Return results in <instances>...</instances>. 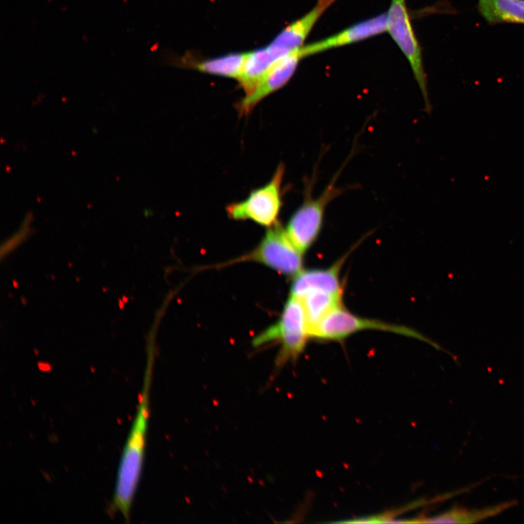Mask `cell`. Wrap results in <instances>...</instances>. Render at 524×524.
I'll list each match as a JSON object with an SVG mask.
<instances>
[{
    "mask_svg": "<svg viewBox=\"0 0 524 524\" xmlns=\"http://www.w3.org/2000/svg\"><path fill=\"white\" fill-rule=\"evenodd\" d=\"M152 350L148 362L139 407L130 430L118 469L116 488L110 512L119 513L127 522L139 485L145 453L146 438L149 417V395L154 362Z\"/></svg>",
    "mask_w": 524,
    "mask_h": 524,
    "instance_id": "cell-1",
    "label": "cell"
},
{
    "mask_svg": "<svg viewBox=\"0 0 524 524\" xmlns=\"http://www.w3.org/2000/svg\"><path fill=\"white\" fill-rule=\"evenodd\" d=\"M310 338L304 306L299 299L290 296L280 319L274 325L257 336L253 345L260 347L272 342H279L281 347L275 365L277 368H281L290 361L297 360Z\"/></svg>",
    "mask_w": 524,
    "mask_h": 524,
    "instance_id": "cell-2",
    "label": "cell"
},
{
    "mask_svg": "<svg viewBox=\"0 0 524 524\" xmlns=\"http://www.w3.org/2000/svg\"><path fill=\"white\" fill-rule=\"evenodd\" d=\"M342 169L317 197L312 196L314 179L308 182L301 207L290 218L286 231L295 246L304 254L314 244L324 224L327 207L332 201L345 191L336 186Z\"/></svg>",
    "mask_w": 524,
    "mask_h": 524,
    "instance_id": "cell-3",
    "label": "cell"
},
{
    "mask_svg": "<svg viewBox=\"0 0 524 524\" xmlns=\"http://www.w3.org/2000/svg\"><path fill=\"white\" fill-rule=\"evenodd\" d=\"M365 330H377L393 333L425 342L438 350L441 347L419 332L378 320L359 317L340 305L330 312L310 332L312 339L324 341H342L350 336Z\"/></svg>",
    "mask_w": 524,
    "mask_h": 524,
    "instance_id": "cell-4",
    "label": "cell"
},
{
    "mask_svg": "<svg viewBox=\"0 0 524 524\" xmlns=\"http://www.w3.org/2000/svg\"><path fill=\"white\" fill-rule=\"evenodd\" d=\"M285 172V164H279L267 184L252 191L245 199L227 207L228 217L235 221L251 220L267 228L277 224L284 205L282 187Z\"/></svg>",
    "mask_w": 524,
    "mask_h": 524,
    "instance_id": "cell-5",
    "label": "cell"
},
{
    "mask_svg": "<svg viewBox=\"0 0 524 524\" xmlns=\"http://www.w3.org/2000/svg\"><path fill=\"white\" fill-rule=\"evenodd\" d=\"M387 31L400 51L405 56L422 94L425 111L431 112L422 52L410 16L407 0H391L387 12Z\"/></svg>",
    "mask_w": 524,
    "mask_h": 524,
    "instance_id": "cell-6",
    "label": "cell"
},
{
    "mask_svg": "<svg viewBox=\"0 0 524 524\" xmlns=\"http://www.w3.org/2000/svg\"><path fill=\"white\" fill-rule=\"evenodd\" d=\"M242 259L261 263L288 276H296L303 267V254L279 222L270 227L256 249Z\"/></svg>",
    "mask_w": 524,
    "mask_h": 524,
    "instance_id": "cell-7",
    "label": "cell"
},
{
    "mask_svg": "<svg viewBox=\"0 0 524 524\" xmlns=\"http://www.w3.org/2000/svg\"><path fill=\"white\" fill-rule=\"evenodd\" d=\"M305 58L301 48L277 60L256 89L236 104L239 115L249 114L262 100L287 86Z\"/></svg>",
    "mask_w": 524,
    "mask_h": 524,
    "instance_id": "cell-8",
    "label": "cell"
},
{
    "mask_svg": "<svg viewBox=\"0 0 524 524\" xmlns=\"http://www.w3.org/2000/svg\"><path fill=\"white\" fill-rule=\"evenodd\" d=\"M387 31V13L355 24L319 41L304 46L302 51L308 57L325 51L357 44Z\"/></svg>",
    "mask_w": 524,
    "mask_h": 524,
    "instance_id": "cell-9",
    "label": "cell"
},
{
    "mask_svg": "<svg viewBox=\"0 0 524 524\" xmlns=\"http://www.w3.org/2000/svg\"><path fill=\"white\" fill-rule=\"evenodd\" d=\"M337 0H317L315 6L302 18L282 30L270 44L284 56L300 49L305 46L312 29Z\"/></svg>",
    "mask_w": 524,
    "mask_h": 524,
    "instance_id": "cell-10",
    "label": "cell"
},
{
    "mask_svg": "<svg viewBox=\"0 0 524 524\" xmlns=\"http://www.w3.org/2000/svg\"><path fill=\"white\" fill-rule=\"evenodd\" d=\"M348 254L327 269L302 270L292 284L291 296L299 300L312 292H327L343 297L340 272Z\"/></svg>",
    "mask_w": 524,
    "mask_h": 524,
    "instance_id": "cell-11",
    "label": "cell"
},
{
    "mask_svg": "<svg viewBox=\"0 0 524 524\" xmlns=\"http://www.w3.org/2000/svg\"><path fill=\"white\" fill-rule=\"evenodd\" d=\"M282 57L284 56L270 45L248 53L243 69L237 79L246 95L256 89L270 69Z\"/></svg>",
    "mask_w": 524,
    "mask_h": 524,
    "instance_id": "cell-12",
    "label": "cell"
},
{
    "mask_svg": "<svg viewBox=\"0 0 524 524\" xmlns=\"http://www.w3.org/2000/svg\"><path fill=\"white\" fill-rule=\"evenodd\" d=\"M516 505H518L517 501L511 500L482 509L468 510L455 506L448 512L435 516L420 515L410 520V523H474L496 516Z\"/></svg>",
    "mask_w": 524,
    "mask_h": 524,
    "instance_id": "cell-13",
    "label": "cell"
},
{
    "mask_svg": "<svg viewBox=\"0 0 524 524\" xmlns=\"http://www.w3.org/2000/svg\"><path fill=\"white\" fill-rule=\"evenodd\" d=\"M478 11L492 25H524V0H478Z\"/></svg>",
    "mask_w": 524,
    "mask_h": 524,
    "instance_id": "cell-14",
    "label": "cell"
},
{
    "mask_svg": "<svg viewBox=\"0 0 524 524\" xmlns=\"http://www.w3.org/2000/svg\"><path fill=\"white\" fill-rule=\"evenodd\" d=\"M248 53H232L219 57L184 62L186 66L205 74L237 79Z\"/></svg>",
    "mask_w": 524,
    "mask_h": 524,
    "instance_id": "cell-15",
    "label": "cell"
},
{
    "mask_svg": "<svg viewBox=\"0 0 524 524\" xmlns=\"http://www.w3.org/2000/svg\"><path fill=\"white\" fill-rule=\"evenodd\" d=\"M342 296L322 292H312L300 300L305 311L309 333L336 307L342 305Z\"/></svg>",
    "mask_w": 524,
    "mask_h": 524,
    "instance_id": "cell-16",
    "label": "cell"
},
{
    "mask_svg": "<svg viewBox=\"0 0 524 524\" xmlns=\"http://www.w3.org/2000/svg\"><path fill=\"white\" fill-rule=\"evenodd\" d=\"M30 223H31L30 219L27 220V222H24L21 228L19 230V232H16V234H15L14 235H13V237H11V238L7 240V242H6V244L2 246V249H1L2 258L4 257L5 255H7L10 252H11L12 250L16 248L25 239V238L27 237V235L29 233Z\"/></svg>",
    "mask_w": 524,
    "mask_h": 524,
    "instance_id": "cell-17",
    "label": "cell"
}]
</instances>
